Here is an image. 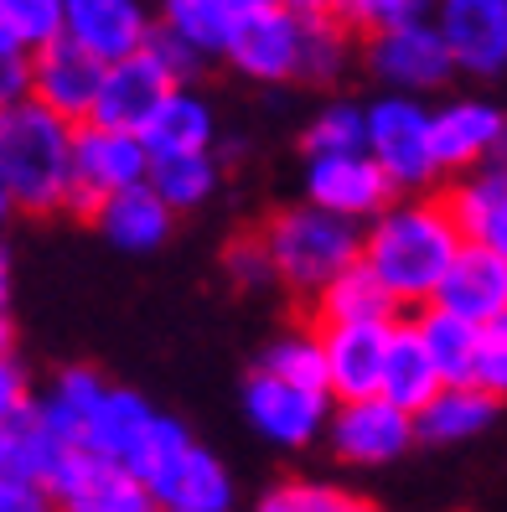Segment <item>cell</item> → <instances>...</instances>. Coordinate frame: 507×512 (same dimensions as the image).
I'll return each mask as SVG.
<instances>
[{"mask_svg": "<svg viewBox=\"0 0 507 512\" xmlns=\"http://www.w3.org/2000/svg\"><path fill=\"white\" fill-rule=\"evenodd\" d=\"M156 414L161 409L145 394L109 383V394L99 399V409L88 414V425H83V450H99V456H109V461H130Z\"/></svg>", "mask_w": 507, "mask_h": 512, "instance_id": "25", "label": "cell"}, {"mask_svg": "<svg viewBox=\"0 0 507 512\" xmlns=\"http://www.w3.org/2000/svg\"><path fill=\"white\" fill-rule=\"evenodd\" d=\"M0 352H16V326H11V311L0 306Z\"/></svg>", "mask_w": 507, "mask_h": 512, "instance_id": "44", "label": "cell"}, {"mask_svg": "<svg viewBox=\"0 0 507 512\" xmlns=\"http://www.w3.org/2000/svg\"><path fill=\"white\" fill-rule=\"evenodd\" d=\"M32 94V52H0V104Z\"/></svg>", "mask_w": 507, "mask_h": 512, "instance_id": "41", "label": "cell"}, {"mask_svg": "<svg viewBox=\"0 0 507 512\" xmlns=\"http://www.w3.org/2000/svg\"><path fill=\"white\" fill-rule=\"evenodd\" d=\"M63 37L104 63L130 57L156 37V0H63Z\"/></svg>", "mask_w": 507, "mask_h": 512, "instance_id": "17", "label": "cell"}, {"mask_svg": "<svg viewBox=\"0 0 507 512\" xmlns=\"http://www.w3.org/2000/svg\"><path fill=\"white\" fill-rule=\"evenodd\" d=\"M176 83H187L166 63V52L156 42H145L140 52L130 57H114L104 68V88H99V104H94V119L99 125H114V130H145L151 114L161 109V99L171 94Z\"/></svg>", "mask_w": 507, "mask_h": 512, "instance_id": "13", "label": "cell"}, {"mask_svg": "<svg viewBox=\"0 0 507 512\" xmlns=\"http://www.w3.org/2000/svg\"><path fill=\"white\" fill-rule=\"evenodd\" d=\"M363 68L389 94L430 99L456 78V57L445 47L440 26L430 16H420V21H404V26H389V32L363 37Z\"/></svg>", "mask_w": 507, "mask_h": 512, "instance_id": "6", "label": "cell"}, {"mask_svg": "<svg viewBox=\"0 0 507 512\" xmlns=\"http://www.w3.org/2000/svg\"><path fill=\"white\" fill-rule=\"evenodd\" d=\"M140 182H151V145H145V135L83 119L73 135V213H94L104 197Z\"/></svg>", "mask_w": 507, "mask_h": 512, "instance_id": "8", "label": "cell"}, {"mask_svg": "<svg viewBox=\"0 0 507 512\" xmlns=\"http://www.w3.org/2000/svg\"><path fill=\"white\" fill-rule=\"evenodd\" d=\"M259 233H264V249L275 259V285H285L301 300H316L342 269H352L363 259V223L326 213V207H316L306 197L290 207H275L259 223Z\"/></svg>", "mask_w": 507, "mask_h": 512, "instance_id": "3", "label": "cell"}, {"mask_svg": "<svg viewBox=\"0 0 507 512\" xmlns=\"http://www.w3.org/2000/svg\"><path fill=\"white\" fill-rule=\"evenodd\" d=\"M104 394H109V383L94 368H63L52 378L47 394L37 399V414L47 419L52 430H63L73 445H83V425H88V414L99 409Z\"/></svg>", "mask_w": 507, "mask_h": 512, "instance_id": "29", "label": "cell"}, {"mask_svg": "<svg viewBox=\"0 0 507 512\" xmlns=\"http://www.w3.org/2000/svg\"><path fill=\"white\" fill-rule=\"evenodd\" d=\"M502 399L487 394L482 383H445L440 394L414 414V430L425 445H466L476 435H487L497 425Z\"/></svg>", "mask_w": 507, "mask_h": 512, "instance_id": "22", "label": "cell"}, {"mask_svg": "<svg viewBox=\"0 0 507 512\" xmlns=\"http://www.w3.org/2000/svg\"><path fill=\"white\" fill-rule=\"evenodd\" d=\"M0 26L11 47L37 52L63 37V0H0Z\"/></svg>", "mask_w": 507, "mask_h": 512, "instance_id": "35", "label": "cell"}, {"mask_svg": "<svg viewBox=\"0 0 507 512\" xmlns=\"http://www.w3.org/2000/svg\"><path fill=\"white\" fill-rule=\"evenodd\" d=\"M306 47H311V16L285 6V0H264V6H249L244 21H238L228 68L264 88L306 83Z\"/></svg>", "mask_w": 507, "mask_h": 512, "instance_id": "5", "label": "cell"}, {"mask_svg": "<svg viewBox=\"0 0 507 512\" xmlns=\"http://www.w3.org/2000/svg\"><path fill=\"white\" fill-rule=\"evenodd\" d=\"M326 445L347 466H394L409 445H420V430H414V414L404 404H394L389 394H368V399H337Z\"/></svg>", "mask_w": 507, "mask_h": 512, "instance_id": "9", "label": "cell"}, {"mask_svg": "<svg viewBox=\"0 0 507 512\" xmlns=\"http://www.w3.org/2000/svg\"><path fill=\"white\" fill-rule=\"evenodd\" d=\"M254 512H378L363 492L337 487V481H280L270 487Z\"/></svg>", "mask_w": 507, "mask_h": 512, "instance_id": "33", "label": "cell"}, {"mask_svg": "<svg viewBox=\"0 0 507 512\" xmlns=\"http://www.w3.org/2000/svg\"><path fill=\"white\" fill-rule=\"evenodd\" d=\"M32 404H37V394H32V378H26V368L16 363V352H0V425L21 419Z\"/></svg>", "mask_w": 507, "mask_h": 512, "instance_id": "39", "label": "cell"}, {"mask_svg": "<svg viewBox=\"0 0 507 512\" xmlns=\"http://www.w3.org/2000/svg\"><path fill=\"white\" fill-rule=\"evenodd\" d=\"M223 275L238 285V290H264L275 285V259L264 249V233L249 228V233H233L223 244Z\"/></svg>", "mask_w": 507, "mask_h": 512, "instance_id": "36", "label": "cell"}, {"mask_svg": "<svg viewBox=\"0 0 507 512\" xmlns=\"http://www.w3.org/2000/svg\"><path fill=\"white\" fill-rule=\"evenodd\" d=\"M301 197L326 207V213L368 223L373 213H383V207L399 197V187L389 182V171H383L368 150H332V156H306Z\"/></svg>", "mask_w": 507, "mask_h": 512, "instance_id": "10", "label": "cell"}, {"mask_svg": "<svg viewBox=\"0 0 507 512\" xmlns=\"http://www.w3.org/2000/svg\"><path fill=\"white\" fill-rule=\"evenodd\" d=\"M332 150H368V104L363 99H326L301 130V156H332Z\"/></svg>", "mask_w": 507, "mask_h": 512, "instance_id": "31", "label": "cell"}, {"mask_svg": "<svg viewBox=\"0 0 507 512\" xmlns=\"http://www.w3.org/2000/svg\"><path fill=\"white\" fill-rule=\"evenodd\" d=\"M249 6H264V0H249Z\"/></svg>", "mask_w": 507, "mask_h": 512, "instance_id": "49", "label": "cell"}, {"mask_svg": "<svg viewBox=\"0 0 507 512\" xmlns=\"http://www.w3.org/2000/svg\"><path fill=\"white\" fill-rule=\"evenodd\" d=\"M0 52H21V47H11V37H6V26H0Z\"/></svg>", "mask_w": 507, "mask_h": 512, "instance_id": "47", "label": "cell"}, {"mask_svg": "<svg viewBox=\"0 0 507 512\" xmlns=\"http://www.w3.org/2000/svg\"><path fill=\"white\" fill-rule=\"evenodd\" d=\"M368 156L389 171L399 192H435L445 182L430 130V104L414 94H389L378 88L368 99Z\"/></svg>", "mask_w": 507, "mask_h": 512, "instance_id": "4", "label": "cell"}, {"mask_svg": "<svg viewBox=\"0 0 507 512\" xmlns=\"http://www.w3.org/2000/svg\"><path fill=\"white\" fill-rule=\"evenodd\" d=\"M140 135L151 145V161L156 156H202V150H218V109L192 83H176Z\"/></svg>", "mask_w": 507, "mask_h": 512, "instance_id": "21", "label": "cell"}, {"mask_svg": "<svg viewBox=\"0 0 507 512\" xmlns=\"http://www.w3.org/2000/svg\"><path fill=\"white\" fill-rule=\"evenodd\" d=\"M11 300V254H6V244H0V306Z\"/></svg>", "mask_w": 507, "mask_h": 512, "instance_id": "45", "label": "cell"}, {"mask_svg": "<svg viewBox=\"0 0 507 512\" xmlns=\"http://www.w3.org/2000/svg\"><path fill=\"white\" fill-rule=\"evenodd\" d=\"M487 166H507V125H502V135H497V150H492Z\"/></svg>", "mask_w": 507, "mask_h": 512, "instance_id": "46", "label": "cell"}, {"mask_svg": "<svg viewBox=\"0 0 507 512\" xmlns=\"http://www.w3.org/2000/svg\"><path fill=\"white\" fill-rule=\"evenodd\" d=\"M73 135V119L32 94L0 104V176L11 182L21 213L47 218L73 207Z\"/></svg>", "mask_w": 507, "mask_h": 512, "instance_id": "2", "label": "cell"}, {"mask_svg": "<svg viewBox=\"0 0 507 512\" xmlns=\"http://www.w3.org/2000/svg\"><path fill=\"white\" fill-rule=\"evenodd\" d=\"M507 125V109H497L482 94H461V99H440L430 104V130H435V156L445 176H466L476 166L492 161L497 135Z\"/></svg>", "mask_w": 507, "mask_h": 512, "instance_id": "16", "label": "cell"}, {"mask_svg": "<svg viewBox=\"0 0 507 512\" xmlns=\"http://www.w3.org/2000/svg\"><path fill=\"white\" fill-rule=\"evenodd\" d=\"M156 502L161 507H192V512H233V476L213 450L192 440V450L176 461V471L156 487Z\"/></svg>", "mask_w": 507, "mask_h": 512, "instance_id": "26", "label": "cell"}, {"mask_svg": "<svg viewBox=\"0 0 507 512\" xmlns=\"http://www.w3.org/2000/svg\"><path fill=\"white\" fill-rule=\"evenodd\" d=\"M445 388V373L435 368V357L425 347V337L414 331L409 316H399L394 326V342H389V363H383V388L378 394H389L394 404H404L409 414H420L435 394Z\"/></svg>", "mask_w": 507, "mask_h": 512, "instance_id": "24", "label": "cell"}, {"mask_svg": "<svg viewBox=\"0 0 507 512\" xmlns=\"http://www.w3.org/2000/svg\"><path fill=\"white\" fill-rule=\"evenodd\" d=\"M47 487L57 497V512H161L156 492L125 461H109L83 445L52 471Z\"/></svg>", "mask_w": 507, "mask_h": 512, "instance_id": "11", "label": "cell"}, {"mask_svg": "<svg viewBox=\"0 0 507 512\" xmlns=\"http://www.w3.org/2000/svg\"><path fill=\"white\" fill-rule=\"evenodd\" d=\"M311 306H316V321H399L404 316L399 295L383 285L363 259H357L352 269H342Z\"/></svg>", "mask_w": 507, "mask_h": 512, "instance_id": "27", "label": "cell"}, {"mask_svg": "<svg viewBox=\"0 0 507 512\" xmlns=\"http://www.w3.org/2000/svg\"><path fill=\"white\" fill-rule=\"evenodd\" d=\"M414 331L425 337L435 368L445 373V383H471V363H476V342H482V326L456 316L451 306H440V300H430V306H420L409 316Z\"/></svg>", "mask_w": 507, "mask_h": 512, "instance_id": "28", "label": "cell"}, {"mask_svg": "<svg viewBox=\"0 0 507 512\" xmlns=\"http://www.w3.org/2000/svg\"><path fill=\"white\" fill-rule=\"evenodd\" d=\"M104 57L78 47L73 37H57L47 47L32 52V99H42L47 109H57L63 119L83 125L94 119V104H99V88H104Z\"/></svg>", "mask_w": 507, "mask_h": 512, "instance_id": "15", "label": "cell"}, {"mask_svg": "<svg viewBox=\"0 0 507 512\" xmlns=\"http://www.w3.org/2000/svg\"><path fill=\"white\" fill-rule=\"evenodd\" d=\"M21 213V202H16V192H11V182H6V176H0V233H6L11 228V218Z\"/></svg>", "mask_w": 507, "mask_h": 512, "instance_id": "42", "label": "cell"}, {"mask_svg": "<svg viewBox=\"0 0 507 512\" xmlns=\"http://www.w3.org/2000/svg\"><path fill=\"white\" fill-rule=\"evenodd\" d=\"M332 388H311V383H290L280 373L254 368L244 378V419L254 425V435H264L280 450H306L326 435L332 425Z\"/></svg>", "mask_w": 507, "mask_h": 512, "instance_id": "7", "label": "cell"}, {"mask_svg": "<svg viewBox=\"0 0 507 512\" xmlns=\"http://www.w3.org/2000/svg\"><path fill=\"white\" fill-rule=\"evenodd\" d=\"M285 6L306 11V16H337V6H342V0H285Z\"/></svg>", "mask_w": 507, "mask_h": 512, "instance_id": "43", "label": "cell"}, {"mask_svg": "<svg viewBox=\"0 0 507 512\" xmlns=\"http://www.w3.org/2000/svg\"><path fill=\"white\" fill-rule=\"evenodd\" d=\"M461 249L466 228L445 192H399L363 223V264L399 295L404 311L430 306Z\"/></svg>", "mask_w": 507, "mask_h": 512, "instance_id": "1", "label": "cell"}, {"mask_svg": "<svg viewBox=\"0 0 507 512\" xmlns=\"http://www.w3.org/2000/svg\"><path fill=\"white\" fill-rule=\"evenodd\" d=\"M223 182L218 150H202V156H156L151 161V187L176 207V213H197V207L213 202Z\"/></svg>", "mask_w": 507, "mask_h": 512, "instance_id": "30", "label": "cell"}, {"mask_svg": "<svg viewBox=\"0 0 507 512\" xmlns=\"http://www.w3.org/2000/svg\"><path fill=\"white\" fill-rule=\"evenodd\" d=\"M430 21L451 47L456 73L476 83L507 78V0H435Z\"/></svg>", "mask_w": 507, "mask_h": 512, "instance_id": "12", "label": "cell"}, {"mask_svg": "<svg viewBox=\"0 0 507 512\" xmlns=\"http://www.w3.org/2000/svg\"><path fill=\"white\" fill-rule=\"evenodd\" d=\"M244 11L249 0H156V26L207 68V63H228Z\"/></svg>", "mask_w": 507, "mask_h": 512, "instance_id": "19", "label": "cell"}, {"mask_svg": "<svg viewBox=\"0 0 507 512\" xmlns=\"http://www.w3.org/2000/svg\"><path fill=\"white\" fill-rule=\"evenodd\" d=\"M264 373H280L290 383H311V388H326V347H321V326H290L280 331V337L259 352V363Z\"/></svg>", "mask_w": 507, "mask_h": 512, "instance_id": "32", "label": "cell"}, {"mask_svg": "<svg viewBox=\"0 0 507 512\" xmlns=\"http://www.w3.org/2000/svg\"><path fill=\"white\" fill-rule=\"evenodd\" d=\"M451 207L471 244H487L507 259V166H476L451 182Z\"/></svg>", "mask_w": 507, "mask_h": 512, "instance_id": "23", "label": "cell"}, {"mask_svg": "<svg viewBox=\"0 0 507 512\" xmlns=\"http://www.w3.org/2000/svg\"><path fill=\"white\" fill-rule=\"evenodd\" d=\"M187 450H192V430H187L176 414H156V419H151V430H145V440L135 445V456H130L125 466L156 492L161 481L176 471V461H182Z\"/></svg>", "mask_w": 507, "mask_h": 512, "instance_id": "34", "label": "cell"}, {"mask_svg": "<svg viewBox=\"0 0 507 512\" xmlns=\"http://www.w3.org/2000/svg\"><path fill=\"white\" fill-rule=\"evenodd\" d=\"M471 383H482L487 394L507 399V316L482 326V342H476V363H471Z\"/></svg>", "mask_w": 507, "mask_h": 512, "instance_id": "38", "label": "cell"}, {"mask_svg": "<svg viewBox=\"0 0 507 512\" xmlns=\"http://www.w3.org/2000/svg\"><path fill=\"white\" fill-rule=\"evenodd\" d=\"M435 11V0H342L337 16L352 26L357 37H373V32H389V26L404 21H420Z\"/></svg>", "mask_w": 507, "mask_h": 512, "instance_id": "37", "label": "cell"}, {"mask_svg": "<svg viewBox=\"0 0 507 512\" xmlns=\"http://www.w3.org/2000/svg\"><path fill=\"white\" fill-rule=\"evenodd\" d=\"M316 326L326 347V388H332V399L378 394L399 321H316Z\"/></svg>", "mask_w": 507, "mask_h": 512, "instance_id": "14", "label": "cell"}, {"mask_svg": "<svg viewBox=\"0 0 507 512\" xmlns=\"http://www.w3.org/2000/svg\"><path fill=\"white\" fill-rule=\"evenodd\" d=\"M88 218L99 223V233L109 238L114 249H125V254H156L166 238H171V228H176V207L151 182H140V187H125V192L104 197Z\"/></svg>", "mask_w": 507, "mask_h": 512, "instance_id": "20", "label": "cell"}, {"mask_svg": "<svg viewBox=\"0 0 507 512\" xmlns=\"http://www.w3.org/2000/svg\"><path fill=\"white\" fill-rule=\"evenodd\" d=\"M0 512H57V497L47 481L21 476V481H0Z\"/></svg>", "mask_w": 507, "mask_h": 512, "instance_id": "40", "label": "cell"}, {"mask_svg": "<svg viewBox=\"0 0 507 512\" xmlns=\"http://www.w3.org/2000/svg\"><path fill=\"white\" fill-rule=\"evenodd\" d=\"M435 300H440V306H451L456 316L476 321V326L507 316V259L497 249L471 244V238H466V249L456 254L451 269H445Z\"/></svg>", "mask_w": 507, "mask_h": 512, "instance_id": "18", "label": "cell"}, {"mask_svg": "<svg viewBox=\"0 0 507 512\" xmlns=\"http://www.w3.org/2000/svg\"><path fill=\"white\" fill-rule=\"evenodd\" d=\"M161 512H192V507H161Z\"/></svg>", "mask_w": 507, "mask_h": 512, "instance_id": "48", "label": "cell"}]
</instances>
